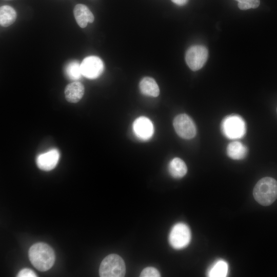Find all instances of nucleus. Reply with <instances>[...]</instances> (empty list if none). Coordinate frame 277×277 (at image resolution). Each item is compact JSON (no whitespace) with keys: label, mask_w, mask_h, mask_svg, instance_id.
Segmentation results:
<instances>
[{"label":"nucleus","mask_w":277,"mask_h":277,"mask_svg":"<svg viewBox=\"0 0 277 277\" xmlns=\"http://www.w3.org/2000/svg\"><path fill=\"white\" fill-rule=\"evenodd\" d=\"M82 74L89 79L99 77L104 71V64L101 58L95 56L85 58L80 64Z\"/></svg>","instance_id":"6e6552de"},{"label":"nucleus","mask_w":277,"mask_h":277,"mask_svg":"<svg viewBox=\"0 0 277 277\" xmlns=\"http://www.w3.org/2000/svg\"><path fill=\"white\" fill-rule=\"evenodd\" d=\"M228 272V265L223 260L215 262L209 268L208 276L210 277L226 276Z\"/></svg>","instance_id":"f3484780"},{"label":"nucleus","mask_w":277,"mask_h":277,"mask_svg":"<svg viewBox=\"0 0 277 277\" xmlns=\"http://www.w3.org/2000/svg\"><path fill=\"white\" fill-rule=\"evenodd\" d=\"M191 236L189 227L184 223H179L172 228L169 236V241L173 248L181 249L189 244Z\"/></svg>","instance_id":"39448f33"},{"label":"nucleus","mask_w":277,"mask_h":277,"mask_svg":"<svg viewBox=\"0 0 277 277\" xmlns=\"http://www.w3.org/2000/svg\"><path fill=\"white\" fill-rule=\"evenodd\" d=\"M133 130L138 138L147 140L152 136L154 127L152 123L148 118L141 116L137 118L133 122Z\"/></svg>","instance_id":"1a4fd4ad"},{"label":"nucleus","mask_w":277,"mask_h":277,"mask_svg":"<svg viewBox=\"0 0 277 277\" xmlns=\"http://www.w3.org/2000/svg\"><path fill=\"white\" fill-rule=\"evenodd\" d=\"M18 277H35V273L29 268H24L21 270L17 275Z\"/></svg>","instance_id":"412c9836"},{"label":"nucleus","mask_w":277,"mask_h":277,"mask_svg":"<svg viewBox=\"0 0 277 277\" xmlns=\"http://www.w3.org/2000/svg\"><path fill=\"white\" fill-rule=\"evenodd\" d=\"M247 153V147L239 142H233L227 147L228 156L233 160H241L245 157Z\"/></svg>","instance_id":"4468645a"},{"label":"nucleus","mask_w":277,"mask_h":277,"mask_svg":"<svg viewBox=\"0 0 277 277\" xmlns=\"http://www.w3.org/2000/svg\"><path fill=\"white\" fill-rule=\"evenodd\" d=\"M238 2V7L241 10L256 8L260 5V0H235Z\"/></svg>","instance_id":"6ab92c4d"},{"label":"nucleus","mask_w":277,"mask_h":277,"mask_svg":"<svg viewBox=\"0 0 277 277\" xmlns=\"http://www.w3.org/2000/svg\"><path fill=\"white\" fill-rule=\"evenodd\" d=\"M171 1L179 6H183L186 4L188 0H171Z\"/></svg>","instance_id":"4be33fe9"},{"label":"nucleus","mask_w":277,"mask_h":277,"mask_svg":"<svg viewBox=\"0 0 277 277\" xmlns=\"http://www.w3.org/2000/svg\"><path fill=\"white\" fill-rule=\"evenodd\" d=\"M126 272V267L123 259L117 254H111L102 261L99 268L101 277H122Z\"/></svg>","instance_id":"7ed1b4c3"},{"label":"nucleus","mask_w":277,"mask_h":277,"mask_svg":"<svg viewBox=\"0 0 277 277\" xmlns=\"http://www.w3.org/2000/svg\"><path fill=\"white\" fill-rule=\"evenodd\" d=\"M208 56V51L203 45H194L186 51V62L192 71L201 69L206 63Z\"/></svg>","instance_id":"423d86ee"},{"label":"nucleus","mask_w":277,"mask_h":277,"mask_svg":"<svg viewBox=\"0 0 277 277\" xmlns=\"http://www.w3.org/2000/svg\"><path fill=\"white\" fill-rule=\"evenodd\" d=\"M253 195L260 204L270 205L277 199V181L271 177L260 179L253 188Z\"/></svg>","instance_id":"f03ea898"},{"label":"nucleus","mask_w":277,"mask_h":277,"mask_svg":"<svg viewBox=\"0 0 277 277\" xmlns=\"http://www.w3.org/2000/svg\"><path fill=\"white\" fill-rule=\"evenodd\" d=\"M142 277H158L160 276L159 271L155 268L148 267L144 268L140 274Z\"/></svg>","instance_id":"aec40b11"},{"label":"nucleus","mask_w":277,"mask_h":277,"mask_svg":"<svg viewBox=\"0 0 277 277\" xmlns=\"http://www.w3.org/2000/svg\"><path fill=\"white\" fill-rule=\"evenodd\" d=\"M73 14L78 26L85 28L88 23L93 22L94 17L90 9L85 5L78 4L73 9Z\"/></svg>","instance_id":"9b49d317"},{"label":"nucleus","mask_w":277,"mask_h":277,"mask_svg":"<svg viewBox=\"0 0 277 277\" xmlns=\"http://www.w3.org/2000/svg\"><path fill=\"white\" fill-rule=\"evenodd\" d=\"M66 73L70 80H77L80 79L82 75L80 64L76 61L70 63L66 68Z\"/></svg>","instance_id":"a211bd4d"},{"label":"nucleus","mask_w":277,"mask_h":277,"mask_svg":"<svg viewBox=\"0 0 277 277\" xmlns=\"http://www.w3.org/2000/svg\"><path fill=\"white\" fill-rule=\"evenodd\" d=\"M168 169L171 175L174 178L183 177L187 171L185 163L179 157H175L170 161Z\"/></svg>","instance_id":"dca6fc26"},{"label":"nucleus","mask_w":277,"mask_h":277,"mask_svg":"<svg viewBox=\"0 0 277 277\" xmlns=\"http://www.w3.org/2000/svg\"><path fill=\"white\" fill-rule=\"evenodd\" d=\"M84 92V86L79 82H74L68 84L64 91L66 100L71 103H76L80 101Z\"/></svg>","instance_id":"f8f14e48"},{"label":"nucleus","mask_w":277,"mask_h":277,"mask_svg":"<svg viewBox=\"0 0 277 277\" xmlns=\"http://www.w3.org/2000/svg\"><path fill=\"white\" fill-rule=\"evenodd\" d=\"M221 130L228 138H240L246 133V124L243 118L239 115H228L222 122Z\"/></svg>","instance_id":"20e7f679"},{"label":"nucleus","mask_w":277,"mask_h":277,"mask_svg":"<svg viewBox=\"0 0 277 277\" xmlns=\"http://www.w3.org/2000/svg\"><path fill=\"white\" fill-rule=\"evenodd\" d=\"M28 254L31 264L41 271L50 269L55 262V256L53 249L44 243L33 244L30 248Z\"/></svg>","instance_id":"f257e3e1"},{"label":"nucleus","mask_w":277,"mask_h":277,"mask_svg":"<svg viewBox=\"0 0 277 277\" xmlns=\"http://www.w3.org/2000/svg\"><path fill=\"white\" fill-rule=\"evenodd\" d=\"M276 113H277V108H276Z\"/></svg>","instance_id":"5701e85b"},{"label":"nucleus","mask_w":277,"mask_h":277,"mask_svg":"<svg viewBox=\"0 0 277 277\" xmlns=\"http://www.w3.org/2000/svg\"><path fill=\"white\" fill-rule=\"evenodd\" d=\"M17 16L15 9L8 5L0 7V24L1 26L7 27L12 25L16 20Z\"/></svg>","instance_id":"2eb2a0df"},{"label":"nucleus","mask_w":277,"mask_h":277,"mask_svg":"<svg viewBox=\"0 0 277 277\" xmlns=\"http://www.w3.org/2000/svg\"><path fill=\"white\" fill-rule=\"evenodd\" d=\"M173 124L176 133L183 138L191 139L196 135V126L190 117L186 114L177 115Z\"/></svg>","instance_id":"0eeeda50"},{"label":"nucleus","mask_w":277,"mask_h":277,"mask_svg":"<svg viewBox=\"0 0 277 277\" xmlns=\"http://www.w3.org/2000/svg\"><path fill=\"white\" fill-rule=\"evenodd\" d=\"M141 92L146 95L156 97L159 95V87L155 81L150 77H144L139 85Z\"/></svg>","instance_id":"ddd939ff"},{"label":"nucleus","mask_w":277,"mask_h":277,"mask_svg":"<svg viewBox=\"0 0 277 277\" xmlns=\"http://www.w3.org/2000/svg\"><path fill=\"white\" fill-rule=\"evenodd\" d=\"M60 153L56 149L39 154L36 158L37 167L44 171H50L54 169L58 163Z\"/></svg>","instance_id":"9d476101"}]
</instances>
